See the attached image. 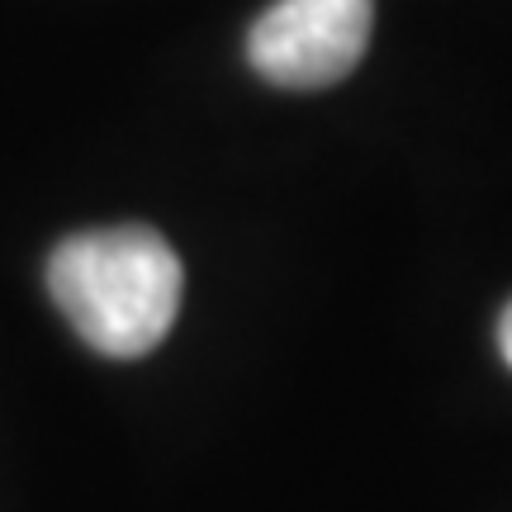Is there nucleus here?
Listing matches in <instances>:
<instances>
[{"instance_id":"3","label":"nucleus","mask_w":512,"mask_h":512,"mask_svg":"<svg viewBox=\"0 0 512 512\" xmlns=\"http://www.w3.org/2000/svg\"><path fill=\"white\" fill-rule=\"evenodd\" d=\"M498 351H503V361L512 366V304L503 309V318H498Z\"/></svg>"},{"instance_id":"2","label":"nucleus","mask_w":512,"mask_h":512,"mask_svg":"<svg viewBox=\"0 0 512 512\" xmlns=\"http://www.w3.org/2000/svg\"><path fill=\"white\" fill-rule=\"evenodd\" d=\"M375 0H275L247 29V62L280 91H323L356 72Z\"/></svg>"},{"instance_id":"1","label":"nucleus","mask_w":512,"mask_h":512,"mask_svg":"<svg viewBox=\"0 0 512 512\" xmlns=\"http://www.w3.org/2000/svg\"><path fill=\"white\" fill-rule=\"evenodd\" d=\"M181 280V256L138 223L76 233L48 256L53 304L86 347L114 361L162 347L181 313Z\"/></svg>"}]
</instances>
